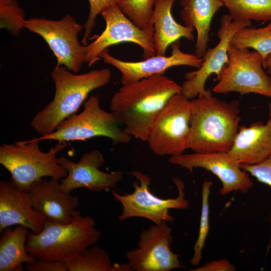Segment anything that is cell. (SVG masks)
<instances>
[{"instance_id":"1","label":"cell","mask_w":271,"mask_h":271,"mask_svg":"<svg viewBox=\"0 0 271 271\" xmlns=\"http://www.w3.org/2000/svg\"><path fill=\"white\" fill-rule=\"evenodd\" d=\"M181 90V85L163 74L152 75L122 85L111 98L110 111L126 133L147 142L156 116Z\"/></svg>"},{"instance_id":"2","label":"cell","mask_w":271,"mask_h":271,"mask_svg":"<svg viewBox=\"0 0 271 271\" xmlns=\"http://www.w3.org/2000/svg\"><path fill=\"white\" fill-rule=\"evenodd\" d=\"M187 149L194 153L228 152L239 130L240 102L226 101L212 93L191 100Z\"/></svg>"},{"instance_id":"3","label":"cell","mask_w":271,"mask_h":271,"mask_svg":"<svg viewBox=\"0 0 271 271\" xmlns=\"http://www.w3.org/2000/svg\"><path fill=\"white\" fill-rule=\"evenodd\" d=\"M111 76L108 68L77 74L63 65L56 66L51 73L54 97L36 114L31 126L41 136L53 133L61 122L75 114L91 91L107 84Z\"/></svg>"},{"instance_id":"4","label":"cell","mask_w":271,"mask_h":271,"mask_svg":"<svg viewBox=\"0 0 271 271\" xmlns=\"http://www.w3.org/2000/svg\"><path fill=\"white\" fill-rule=\"evenodd\" d=\"M90 216L75 210L71 220L62 224L46 220L42 231H28L26 249L37 259L66 261L96 243L101 232Z\"/></svg>"},{"instance_id":"5","label":"cell","mask_w":271,"mask_h":271,"mask_svg":"<svg viewBox=\"0 0 271 271\" xmlns=\"http://www.w3.org/2000/svg\"><path fill=\"white\" fill-rule=\"evenodd\" d=\"M39 142L34 138L4 144L0 147V164L11 174V180L22 190L27 191L32 183L43 177L61 180L67 175L56 157L66 146V142L58 141L47 152L40 150Z\"/></svg>"},{"instance_id":"6","label":"cell","mask_w":271,"mask_h":271,"mask_svg":"<svg viewBox=\"0 0 271 271\" xmlns=\"http://www.w3.org/2000/svg\"><path fill=\"white\" fill-rule=\"evenodd\" d=\"M113 113L101 108L100 99L92 95L83 103V109L61 122L53 133L36 138L38 141H85L96 137L111 140L112 144H127L132 136L126 133Z\"/></svg>"},{"instance_id":"7","label":"cell","mask_w":271,"mask_h":271,"mask_svg":"<svg viewBox=\"0 0 271 271\" xmlns=\"http://www.w3.org/2000/svg\"><path fill=\"white\" fill-rule=\"evenodd\" d=\"M137 180L132 183L134 189L130 194L120 195L111 190L113 199L120 203L122 210L118 219L124 221L133 217H141L152 221L155 224L163 222H172L174 218L169 210L171 209H186L189 206L185 198L183 181L176 177L173 179L177 190L178 196L163 199L154 195L149 189V176L139 171L128 173Z\"/></svg>"},{"instance_id":"8","label":"cell","mask_w":271,"mask_h":271,"mask_svg":"<svg viewBox=\"0 0 271 271\" xmlns=\"http://www.w3.org/2000/svg\"><path fill=\"white\" fill-rule=\"evenodd\" d=\"M191 100L182 93L172 97L156 116L147 141L159 156L184 154L190 129Z\"/></svg>"},{"instance_id":"9","label":"cell","mask_w":271,"mask_h":271,"mask_svg":"<svg viewBox=\"0 0 271 271\" xmlns=\"http://www.w3.org/2000/svg\"><path fill=\"white\" fill-rule=\"evenodd\" d=\"M227 52L228 62L212 91L224 94L235 92L241 95L254 93L271 98V77L264 71L261 55L249 48L230 44Z\"/></svg>"},{"instance_id":"10","label":"cell","mask_w":271,"mask_h":271,"mask_svg":"<svg viewBox=\"0 0 271 271\" xmlns=\"http://www.w3.org/2000/svg\"><path fill=\"white\" fill-rule=\"evenodd\" d=\"M25 28L43 38L57 59L56 66L63 65L77 73L85 63V46L78 41L83 27L70 15L60 20L31 17L26 20Z\"/></svg>"},{"instance_id":"11","label":"cell","mask_w":271,"mask_h":271,"mask_svg":"<svg viewBox=\"0 0 271 271\" xmlns=\"http://www.w3.org/2000/svg\"><path fill=\"white\" fill-rule=\"evenodd\" d=\"M172 229L167 222L151 225L139 235L138 246L126 253L131 271H169L183 267L170 248Z\"/></svg>"},{"instance_id":"12","label":"cell","mask_w":271,"mask_h":271,"mask_svg":"<svg viewBox=\"0 0 271 271\" xmlns=\"http://www.w3.org/2000/svg\"><path fill=\"white\" fill-rule=\"evenodd\" d=\"M251 25L250 20H234L229 15H222L217 31L218 43L213 48L206 50L199 68L185 74L186 79L181 85V93L190 100L211 93L205 88L206 80L212 74L217 76L218 80L221 77L228 62L227 52L232 36L240 29Z\"/></svg>"},{"instance_id":"13","label":"cell","mask_w":271,"mask_h":271,"mask_svg":"<svg viewBox=\"0 0 271 271\" xmlns=\"http://www.w3.org/2000/svg\"><path fill=\"white\" fill-rule=\"evenodd\" d=\"M106 26L102 33L89 45H85V63L91 66L100 59L101 52L112 45L132 43L143 50L145 59L156 55L153 38L136 26L120 10L116 3L110 5L100 14Z\"/></svg>"},{"instance_id":"14","label":"cell","mask_w":271,"mask_h":271,"mask_svg":"<svg viewBox=\"0 0 271 271\" xmlns=\"http://www.w3.org/2000/svg\"><path fill=\"white\" fill-rule=\"evenodd\" d=\"M169 162L192 172L202 168L210 171L221 181L220 194L226 195L235 190L247 193L253 186L248 173L228 152L194 153L170 156Z\"/></svg>"},{"instance_id":"15","label":"cell","mask_w":271,"mask_h":271,"mask_svg":"<svg viewBox=\"0 0 271 271\" xmlns=\"http://www.w3.org/2000/svg\"><path fill=\"white\" fill-rule=\"evenodd\" d=\"M101 153L93 150L84 154L77 163L65 156L58 158V163L67 171V175L62 179L60 187L68 193L78 188H85L90 191H109L123 178L120 170L109 173L101 171L104 163Z\"/></svg>"},{"instance_id":"16","label":"cell","mask_w":271,"mask_h":271,"mask_svg":"<svg viewBox=\"0 0 271 271\" xmlns=\"http://www.w3.org/2000/svg\"><path fill=\"white\" fill-rule=\"evenodd\" d=\"M180 41L172 44L169 56L156 55L138 62L124 61L109 54L108 49L100 53L99 56L105 63L116 68L121 74L122 85L128 84L142 79L157 74H163L169 68L179 66H188L198 69L203 61L196 55L183 52L180 49Z\"/></svg>"},{"instance_id":"17","label":"cell","mask_w":271,"mask_h":271,"mask_svg":"<svg viewBox=\"0 0 271 271\" xmlns=\"http://www.w3.org/2000/svg\"><path fill=\"white\" fill-rule=\"evenodd\" d=\"M46 218L33 206L27 191L12 180L0 181V231L13 225L27 226L35 234L41 232Z\"/></svg>"},{"instance_id":"18","label":"cell","mask_w":271,"mask_h":271,"mask_svg":"<svg viewBox=\"0 0 271 271\" xmlns=\"http://www.w3.org/2000/svg\"><path fill=\"white\" fill-rule=\"evenodd\" d=\"M59 180L51 178L47 181L42 178L32 183L27 191L34 208L47 220L67 224L79 206V200L62 190Z\"/></svg>"},{"instance_id":"19","label":"cell","mask_w":271,"mask_h":271,"mask_svg":"<svg viewBox=\"0 0 271 271\" xmlns=\"http://www.w3.org/2000/svg\"><path fill=\"white\" fill-rule=\"evenodd\" d=\"M269 117L239 127L232 148L228 152L242 165L259 164L271 156V102L267 103Z\"/></svg>"},{"instance_id":"20","label":"cell","mask_w":271,"mask_h":271,"mask_svg":"<svg viewBox=\"0 0 271 271\" xmlns=\"http://www.w3.org/2000/svg\"><path fill=\"white\" fill-rule=\"evenodd\" d=\"M173 0H156L152 22L153 37L156 55L165 56L168 47L184 37L194 40L193 28L183 26L177 22L172 14Z\"/></svg>"},{"instance_id":"21","label":"cell","mask_w":271,"mask_h":271,"mask_svg":"<svg viewBox=\"0 0 271 271\" xmlns=\"http://www.w3.org/2000/svg\"><path fill=\"white\" fill-rule=\"evenodd\" d=\"M180 16L186 26L195 29V55L202 58L207 47L212 19L224 6L222 0H180Z\"/></svg>"},{"instance_id":"22","label":"cell","mask_w":271,"mask_h":271,"mask_svg":"<svg viewBox=\"0 0 271 271\" xmlns=\"http://www.w3.org/2000/svg\"><path fill=\"white\" fill-rule=\"evenodd\" d=\"M28 231L27 226L18 225L14 229L7 228L2 231L0 271L23 270V263H30L36 259L26 249Z\"/></svg>"},{"instance_id":"23","label":"cell","mask_w":271,"mask_h":271,"mask_svg":"<svg viewBox=\"0 0 271 271\" xmlns=\"http://www.w3.org/2000/svg\"><path fill=\"white\" fill-rule=\"evenodd\" d=\"M66 262L68 271H131L127 263L112 264L107 251L96 245Z\"/></svg>"},{"instance_id":"24","label":"cell","mask_w":271,"mask_h":271,"mask_svg":"<svg viewBox=\"0 0 271 271\" xmlns=\"http://www.w3.org/2000/svg\"><path fill=\"white\" fill-rule=\"evenodd\" d=\"M229 44L238 48L253 49L261 55L264 62L271 54V22L261 28L249 26L240 29L232 36Z\"/></svg>"},{"instance_id":"25","label":"cell","mask_w":271,"mask_h":271,"mask_svg":"<svg viewBox=\"0 0 271 271\" xmlns=\"http://www.w3.org/2000/svg\"><path fill=\"white\" fill-rule=\"evenodd\" d=\"M234 20L271 21V0H222Z\"/></svg>"},{"instance_id":"26","label":"cell","mask_w":271,"mask_h":271,"mask_svg":"<svg viewBox=\"0 0 271 271\" xmlns=\"http://www.w3.org/2000/svg\"><path fill=\"white\" fill-rule=\"evenodd\" d=\"M155 2L156 0H118L116 4L136 26L153 38L152 17Z\"/></svg>"},{"instance_id":"27","label":"cell","mask_w":271,"mask_h":271,"mask_svg":"<svg viewBox=\"0 0 271 271\" xmlns=\"http://www.w3.org/2000/svg\"><path fill=\"white\" fill-rule=\"evenodd\" d=\"M212 182L205 181L202 188V207L197 239L194 246V253L190 262L194 266L199 264L202 257V250L209 232V198Z\"/></svg>"},{"instance_id":"28","label":"cell","mask_w":271,"mask_h":271,"mask_svg":"<svg viewBox=\"0 0 271 271\" xmlns=\"http://www.w3.org/2000/svg\"><path fill=\"white\" fill-rule=\"evenodd\" d=\"M25 14L16 0H0V28L18 36L25 28Z\"/></svg>"},{"instance_id":"29","label":"cell","mask_w":271,"mask_h":271,"mask_svg":"<svg viewBox=\"0 0 271 271\" xmlns=\"http://www.w3.org/2000/svg\"><path fill=\"white\" fill-rule=\"evenodd\" d=\"M118 0H88L89 3V14L88 19L84 25L85 32L81 41L83 45H87L90 40V35L95 25L97 16L100 14L103 10L111 4L116 3Z\"/></svg>"},{"instance_id":"30","label":"cell","mask_w":271,"mask_h":271,"mask_svg":"<svg viewBox=\"0 0 271 271\" xmlns=\"http://www.w3.org/2000/svg\"><path fill=\"white\" fill-rule=\"evenodd\" d=\"M240 167L259 182L271 186V156L259 164L252 165L240 164ZM270 221L271 224V217Z\"/></svg>"},{"instance_id":"31","label":"cell","mask_w":271,"mask_h":271,"mask_svg":"<svg viewBox=\"0 0 271 271\" xmlns=\"http://www.w3.org/2000/svg\"><path fill=\"white\" fill-rule=\"evenodd\" d=\"M25 268L29 271H68L66 261H50L36 259L26 263Z\"/></svg>"},{"instance_id":"32","label":"cell","mask_w":271,"mask_h":271,"mask_svg":"<svg viewBox=\"0 0 271 271\" xmlns=\"http://www.w3.org/2000/svg\"><path fill=\"white\" fill-rule=\"evenodd\" d=\"M236 266L226 259L213 260L201 266L190 269L191 271H234Z\"/></svg>"},{"instance_id":"33","label":"cell","mask_w":271,"mask_h":271,"mask_svg":"<svg viewBox=\"0 0 271 271\" xmlns=\"http://www.w3.org/2000/svg\"><path fill=\"white\" fill-rule=\"evenodd\" d=\"M263 67L264 69H266L267 70H271V54L265 59L263 64Z\"/></svg>"},{"instance_id":"34","label":"cell","mask_w":271,"mask_h":271,"mask_svg":"<svg viewBox=\"0 0 271 271\" xmlns=\"http://www.w3.org/2000/svg\"><path fill=\"white\" fill-rule=\"evenodd\" d=\"M267 74L271 75V70H267Z\"/></svg>"},{"instance_id":"35","label":"cell","mask_w":271,"mask_h":271,"mask_svg":"<svg viewBox=\"0 0 271 271\" xmlns=\"http://www.w3.org/2000/svg\"><path fill=\"white\" fill-rule=\"evenodd\" d=\"M173 1H176V0H173Z\"/></svg>"}]
</instances>
